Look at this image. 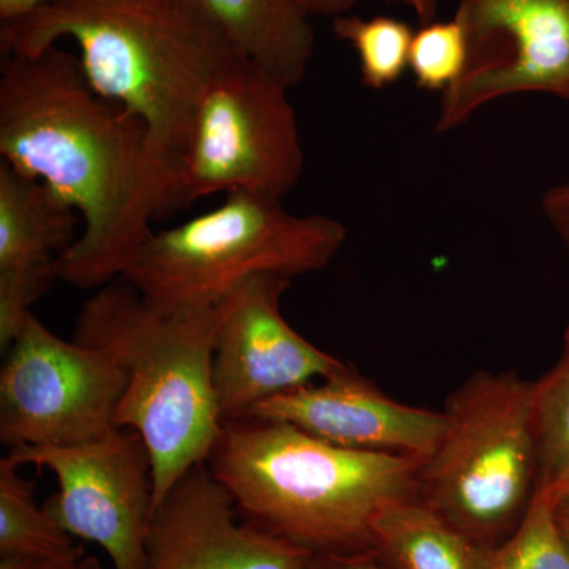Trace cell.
I'll use <instances>...</instances> for the list:
<instances>
[{"instance_id":"obj_19","label":"cell","mask_w":569,"mask_h":569,"mask_svg":"<svg viewBox=\"0 0 569 569\" xmlns=\"http://www.w3.org/2000/svg\"><path fill=\"white\" fill-rule=\"evenodd\" d=\"M332 32L350 44L358 56L359 73L366 88L380 89L395 84L410 67L415 31L408 22L392 17L361 18L356 14L336 17Z\"/></svg>"},{"instance_id":"obj_1","label":"cell","mask_w":569,"mask_h":569,"mask_svg":"<svg viewBox=\"0 0 569 569\" xmlns=\"http://www.w3.org/2000/svg\"><path fill=\"white\" fill-rule=\"evenodd\" d=\"M0 156L80 216L59 280L82 290L121 279L152 223L187 208L146 127L93 91L77 54L59 44L3 58Z\"/></svg>"},{"instance_id":"obj_2","label":"cell","mask_w":569,"mask_h":569,"mask_svg":"<svg viewBox=\"0 0 569 569\" xmlns=\"http://www.w3.org/2000/svg\"><path fill=\"white\" fill-rule=\"evenodd\" d=\"M61 40L73 41L93 91L146 127L183 200V153L201 99L246 58L192 0H56L0 22L6 56L33 54Z\"/></svg>"},{"instance_id":"obj_28","label":"cell","mask_w":569,"mask_h":569,"mask_svg":"<svg viewBox=\"0 0 569 569\" xmlns=\"http://www.w3.org/2000/svg\"><path fill=\"white\" fill-rule=\"evenodd\" d=\"M569 489V467L568 470L561 475L559 481L556 485L550 486V488L546 489L550 493V496H557V493L563 492V490Z\"/></svg>"},{"instance_id":"obj_16","label":"cell","mask_w":569,"mask_h":569,"mask_svg":"<svg viewBox=\"0 0 569 569\" xmlns=\"http://www.w3.org/2000/svg\"><path fill=\"white\" fill-rule=\"evenodd\" d=\"M372 550L389 569H475L477 546L413 497L381 509Z\"/></svg>"},{"instance_id":"obj_12","label":"cell","mask_w":569,"mask_h":569,"mask_svg":"<svg viewBox=\"0 0 569 569\" xmlns=\"http://www.w3.org/2000/svg\"><path fill=\"white\" fill-rule=\"evenodd\" d=\"M206 463L190 468L153 508L148 569H307L312 552L238 519Z\"/></svg>"},{"instance_id":"obj_8","label":"cell","mask_w":569,"mask_h":569,"mask_svg":"<svg viewBox=\"0 0 569 569\" xmlns=\"http://www.w3.org/2000/svg\"><path fill=\"white\" fill-rule=\"evenodd\" d=\"M0 369V441L74 447L118 429L127 373L110 355L52 335L26 318Z\"/></svg>"},{"instance_id":"obj_15","label":"cell","mask_w":569,"mask_h":569,"mask_svg":"<svg viewBox=\"0 0 569 569\" xmlns=\"http://www.w3.org/2000/svg\"><path fill=\"white\" fill-rule=\"evenodd\" d=\"M192 2L247 61L291 89L305 80L316 51V32L299 0Z\"/></svg>"},{"instance_id":"obj_4","label":"cell","mask_w":569,"mask_h":569,"mask_svg":"<svg viewBox=\"0 0 569 569\" xmlns=\"http://www.w3.org/2000/svg\"><path fill=\"white\" fill-rule=\"evenodd\" d=\"M219 305L160 310L126 279L82 305L73 340L126 370L116 425L137 430L153 463L156 505L190 468L206 463L222 417L212 383ZM156 508V507H153Z\"/></svg>"},{"instance_id":"obj_17","label":"cell","mask_w":569,"mask_h":569,"mask_svg":"<svg viewBox=\"0 0 569 569\" xmlns=\"http://www.w3.org/2000/svg\"><path fill=\"white\" fill-rule=\"evenodd\" d=\"M20 463L0 459V556H62L81 548L74 538L37 507L33 482L21 475Z\"/></svg>"},{"instance_id":"obj_5","label":"cell","mask_w":569,"mask_h":569,"mask_svg":"<svg viewBox=\"0 0 569 569\" xmlns=\"http://www.w3.org/2000/svg\"><path fill=\"white\" fill-rule=\"evenodd\" d=\"M347 241L346 224L321 213L298 216L279 200L249 192L148 236L121 279L160 310L216 306L260 274L320 272Z\"/></svg>"},{"instance_id":"obj_18","label":"cell","mask_w":569,"mask_h":569,"mask_svg":"<svg viewBox=\"0 0 569 569\" xmlns=\"http://www.w3.org/2000/svg\"><path fill=\"white\" fill-rule=\"evenodd\" d=\"M553 497L538 489L518 529L475 552V569H569V549L553 516Z\"/></svg>"},{"instance_id":"obj_25","label":"cell","mask_w":569,"mask_h":569,"mask_svg":"<svg viewBox=\"0 0 569 569\" xmlns=\"http://www.w3.org/2000/svg\"><path fill=\"white\" fill-rule=\"evenodd\" d=\"M56 0H0V22L17 20Z\"/></svg>"},{"instance_id":"obj_14","label":"cell","mask_w":569,"mask_h":569,"mask_svg":"<svg viewBox=\"0 0 569 569\" xmlns=\"http://www.w3.org/2000/svg\"><path fill=\"white\" fill-rule=\"evenodd\" d=\"M80 216L44 183L0 163V348L20 332L31 307L59 280L61 254Z\"/></svg>"},{"instance_id":"obj_6","label":"cell","mask_w":569,"mask_h":569,"mask_svg":"<svg viewBox=\"0 0 569 569\" xmlns=\"http://www.w3.org/2000/svg\"><path fill=\"white\" fill-rule=\"evenodd\" d=\"M445 432L419 468L418 498L478 548L507 539L539 486L533 381L478 370L448 396Z\"/></svg>"},{"instance_id":"obj_23","label":"cell","mask_w":569,"mask_h":569,"mask_svg":"<svg viewBox=\"0 0 569 569\" xmlns=\"http://www.w3.org/2000/svg\"><path fill=\"white\" fill-rule=\"evenodd\" d=\"M84 557V549L62 556H21V553H2L0 569H74Z\"/></svg>"},{"instance_id":"obj_21","label":"cell","mask_w":569,"mask_h":569,"mask_svg":"<svg viewBox=\"0 0 569 569\" xmlns=\"http://www.w3.org/2000/svg\"><path fill=\"white\" fill-rule=\"evenodd\" d=\"M466 62V32L456 18L426 22L415 31L408 69L418 88L443 93L458 82Z\"/></svg>"},{"instance_id":"obj_3","label":"cell","mask_w":569,"mask_h":569,"mask_svg":"<svg viewBox=\"0 0 569 569\" xmlns=\"http://www.w3.org/2000/svg\"><path fill=\"white\" fill-rule=\"evenodd\" d=\"M421 463L335 447L253 417L223 422L206 460L239 518L312 553L372 550L373 520L389 505L418 497Z\"/></svg>"},{"instance_id":"obj_24","label":"cell","mask_w":569,"mask_h":569,"mask_svg":"<svg viewBox=\"0 0 569 569\" xmlns=\"http://www.w3.org/2000/svg\"><path fill=\"white\" fill-rule=\"evenodd\" d=\"M307 569H389L373 550L356 553H312Z\"/></svg>"},{"instance_id":"obj_22","label":"cell","mask_w":569,"mask_h":569,"mask_svg":"<svg viewBox=\"0 0 569 569\" xmlns=\"http://www.w3.org/2000/svg\"><path fill=\"white\" fill-rule=\"evenodd\" d=\"M307 13L312 14H340L350 9L356 0H299ZM387 2L403 3L408 9L417 13L422 24L436 21L438 10L437 0H387Z\"/></svg>"},{"instance_id":"obj_9","label":"cell","mask_w":569,"mask_h":569,"mask_svg":"<svg viewBox=\"0 0 569 569\" xmlns=\"http://www.w3.org/2000/svg\"><path fill=\"white\" fill-rule=\"evenodd\" d=\"M7 456L54 475L58 492L43 508L67 533L100 546L112 569H148L156 482L151 452L137 430L118 427L91 443L21 447Z\"/></svg>"},{"instance_id":"obj_13","label":"cell","mask_w":569,"mask_h":569,"mask_svg":"<svg viewBox=\"0 0 569 569\" xmlns=\"http://www.w3.org/2000/svg\"><path fill=\"white\" fill-rule=\"evenodd\" d=\"M250 417L272 419L351 451L425 462L445 432L443 411L397 402L353 367L266 400Z\"/></svg>"},{"instance_id":"obj_20","label":"cell","mask_w":569,"mask_h":569,"mask_svg":"<svg viewBox=\"0 0 569 569\" xmlns=\"http://www.w3.org/2000/svg\"><path fill=\"white\" fill-rule=\"evenodd\" d=\"M533 411L539 448L538 489H548L569 467V329L559 361L533 381Z\"/></svg>"},{"instance_id":"obj_27","label":"cell","mask_w":569,"mask_h":569,"mask_svg":"<svg viewBox=\"0 0 569 569\" xmlns=\"http://www.w3.org/2000/svg\"><path fill=\"white\" fill-rule=\"evenodd\" d=\"M74 569H108L104 567L102 561L96 559V557L84 556L80 561H78L77 567Z\"/></svg>"},{"instance_id":"obj_11","label":"cell","mask_w":569,"mask_h":569,"mask_svg":"<svg viewBox=\"0 0 569 569\" xmlns=\"http://www.w3.org/2000/svg\"><path fill=\"white\" fill-rule=\"evenodd\" d=\"M290 283V277L253 276L219 302L212 383L222 422L250 417L266 400L348 366L284 320L280 302Z\"/></svg>"},{"instance_id":"obj_10","label":"cell","mask_w":569,"mask_h":569,"mask_svg":"<svg viewBox=\"0 0 569 569\" xmlns=\"http://www.w3.org/2000/svg\"><path fill=\"white\" fill-rule=\"evenodd\" d=\"M466 69L441 93L437 133L496 100L545 93L569 102V0H459Z\"/></svg>"},{"instance_id":"obj_7","label":"cell","mask_w":569,"mask_h":569,"mask_svg":"<svg viewBox=\"0 0 569 569\" xmlns=\"http://www.w3.org/2000/svg\"><path fill=\"white\" fill-rule=\"evenodd\" d=\"M291 88L241 59L201 99L182 160L187 206L249 192L282 201L301 181L305 148Z\"/></svg>"},{"instance_id":"obj_26","label":"cell","mask_w":569,"mask_h":569,"mask_svg":"<svg viewBox=\"0 0 569 569\" xmlns=\"http://www.w3.org/2000/svg\"><path fill=\"white\" fill-rule=\"evenodd\" d=\"M552 497L556 501L553 503V516H556L557 526H559L561 537H563L569 549V489Z\"/></svg>"}]
</instances>
